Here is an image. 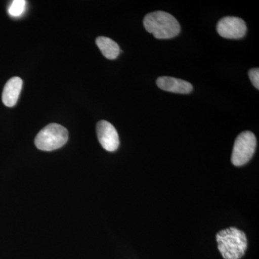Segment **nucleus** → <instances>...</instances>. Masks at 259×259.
I'll use <instances>...</instances> for the list:
<instances>
[{"instance_id":"nucleus-1","label":"nucleus","mask_w":259,"mask_h":259,"mask_svg":"<svg viewBox=\"0 0 259 259\" xmlns=\"http://www.w3.org/2000/svg\"><path fill=\"white\" fill-rule=\"evenodd\" d=\"M218 250L225 259H240L247 249V238L243 231L236 228H227L216 235Z\"/></svg>"},{"instance_id":"nucleus-2","label":"nucleus","mask_w":259,"mask_h":259,"mask_svg":"<svg viewBox=\"0 0 259 259\" xmlns=\"http://www.w3.org/2000/svg\"><path fill=\"white\" fill-rule=\"evenodd\" d=\"M144 28L157 39H170L180 32V23L169 13L156 11L148 13L144 20Z\"/></svg>"},{"instance_id":"nucleus-3","label":"nucleus","mask_w":259,"mask_h":259,"mask_svg":"<svg viewBox=\"0 0 259 259\" xmlns=\"http://www.w3.org/2000/svg\"><path fill=\"white\" fill-rule=\"evenodd\" d=\"M68 139L69 133L64 126L51 123L37 134L35 139V145L41 151H54L64 146Z\"/></svg>"},{"instance_id":"nucleus-4","label":"nucleus","mask_w":259,"mask_h":259,"mask_svg":"<svg viewBox=\"0 0 259 259\" xmlns=\"http://www.w3.org/2000/svg\"><path fill=\"white\" fill-rule=\"evenodd\" d=\"M256 148V139L250 131H244L238 135L233 146L231 161L234 166L246 164L253 157Z\"/></svg>"},{"instance_id":"nucleus-5","label":"nucleus","mask_w":259,"mask_h":259,"mask_svg":"<svg viewBox=\"0 0 259 259\" xmlns=\"http://www.w3.org/2000/svg\"><path fill=\"white\" fill-rule=\"evenodd\" d=\"M217 31L224 38H242L246 34V24L243 19L238 17H225L218 21Z\"/></svg>"},{"instance_id":"nucleus-6","label":"nucleus","mask_w":259,"mask_h":259,"mask_svg":"<svg viewBox=\"0 0 259 259\" xmlns=\"http://www.w3.org/2000/svg\"><path fill=\"white\" fill-rule=\"evenodd\" d=\"M99 142L107 151L113 152L119 147L120 140L115 127L106 120H101L97 125Z\"/></svg>"},{"instance_id":"nucleus-7","label":"nucleus","mask_w":259,"mask_h":259,"mask_svg":"<svg viewBox=\"0 0 259 259\" xmlns=\"http://www.w3.org/2000/svg\"><path fill=\"white\" fill-rule=\"evenodd\" d=\"M158 88L164 91L177 94H190L193 87L188 81L171 76H161L156 80Z\"/></svg>"},{"instance_id":"nucleus-8","label":"nucleus","mask_w":259,"mask_h":259,"mask_svg":"<svg viewBox=\"0 0 259 259\" xmlns=\"http://www.w3.org/2000/svg\"><path fill=\"white\" fill-rule=\"evenodd\" d=\"M23 80L18 76L11 78L5 84L3 93V102L5 106L14 107L23 88Z\"/></svg>"},{"instance_id":"nucleus-9","label":"nucleus","mask_w":259,"mask_h":259,"mask_svg":"<svg viewBox=\"0 0 259 259\" xmlns=\"http://www.w3.org/2000/svg\"><path fill=\"white\" fill-rule=\"evenodd\" d=\"M96 44L102 54L110 60H114L118 57L120 49L118 44L109 37L100 36L96 39Z\"/></svg>"},{"instance_id":"nucleus-10","label":"nucleus","mask_w":259,"mask_h":259,"mask_svg":"<svg viewBox=\"0 0 259 259\" xmlns=\"http://www.w3.org/2000/svg\"><path fill=\"white\" fill-rule=\"evenodd\" d=\"M26 3L27 2L25 0H14L8 10L10 15L13 17H18L23 15L25 10Z\"/></svg>"},{"instance_id":"nucleus-11","label":"nucleus","mask_w":259,"mask_h":259,"mask_svg":"<svg viewBox=\"0 0 259 259\" xmlns=\"http://www.w3.org/2000/svg\"><path fill=\"white\" fill-rule=\"evenodd\" d=\"M249 79L257 90L259 89V69L258 68H254L248 71Z\"/></svg>"}]
</instances>
